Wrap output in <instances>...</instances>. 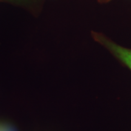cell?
<instances>
[{"instance_id":"cell-1","label":"cell","mask_w":131,"mask_h":131,"mask_svg":"<svg viewBox=\"0 0 131 131\" xmlns=\"http://www.w3.org/2000/svg\"><path fill=\"white\" fill-rule=\"evenodd\" d=\"M103 42L111 51L114 52L118 58L126 64L131 69V50L123 48L115 45L113 42H109L106 40H103Z\"/></svg>"}]
</instances>
